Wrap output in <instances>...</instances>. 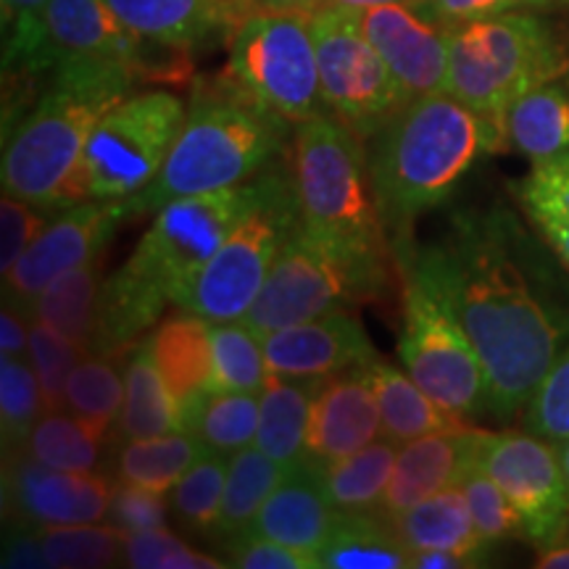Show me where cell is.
Wrapping results in <instances>:
<instances>
[{
	"mask_svg": "<svg viewBox=\"0 0 569 569\" xmlns=\"http://www.w3.org/2000/svg\"><path fill=\"white\" fill-rule=\"evenodd\" d=\"M224 77L288 124L325 117L311 13L256 9L230 38Z\"/></svg>",
	"mask_w": 569,
	"mask_h": 569,
	"instance_id": "9c48e42d",
	"label": "cell"
},
{
	"mask_svg": "<svg viewBox=\"0 0 569 569\" xmlns=\"http://www.w3.org/2000/svg\"><path fill=\"white\" fill-rule=\"evenodd\" d=\"M367 369L377 403H380L382 436L396 440L398 446L409 443L415 438L432 436V432H461L475 427L467 419L440 409L409 375L382 361L380 356L369 361Z\"/></svg>",
	"mask_w": 569,
	"mask_h": 569,
	"instance_id": "4316f807",
	"label": "cell"
},
{
	"mask_svg": "<svg viewBox=\"0 0 569 569\" xmlns=\"http://www.w3.org/2000/svg\"><path fill=\"white\" fill-rule=\"evenodd\" d=\"M46 227V209L3 193V201H0V274H3V280L19 264L21 256L30 251V246Z\"/></svg>",
	"mask_w": 569,
	"mask_h": 569,
	"instance_id": "7dc6e473",
	"label": "cell"
},
{
	"mask_svg": "<svg viewBox=\"0 0 569 569\" xmlns=\"http://www.w3.org/2000/svg\"><path fill=\"white\" fill-rule=\"evenodd\" d=\"M184 430L193 432L209 451L232 457L240 448L256 443L259 432V398L256 393L206 390L196 401L184 403Z\"/></svg>",
	"mask_w": 569,
	"mask_h": 569,
	"instance_id": "1f68e13d",
	"label": "cell"
},
{
	"mask_svg": "<svg viewBox=\"0 0 569 569\" xmlns=\"http://www.w3.org/2000/svg\"><path fill=\"white\" fill-rule=\"evenodd\" d=\"M567 67L561 34L532 13L507 11L448 32V92L498 124L519 96L559 80Z\"/></svg>",
	"mask_w": 569,
	"mask_h": 569,
	"instance_id": "52a82bcc",
	"label": "cell"
},
{
	"mask_svg": "<svg viewBox=\"0 0 569 569\" xmlns=\"http://www.w3.org/2000/svg\"><path fill=\"white\" fill-rule=\"evenodd\" d=\"M156 367L177 401L190 403L211 388L213 346L209 319L184 311L169 317L148 338Z\"/></svg>",
	"mask_w": 569,
	"mask_h": 569,
	"instance_id": "484cf974",
	"label": "cell"
},
{
	"mask_svg": "<svg viewBox=\"0 0 569 569\" xmlns=\"http://www.w3.org/2000/svg\"><path fill=\"white\" fill-rule=\"evenodd\" d=\"M409 567L411 569H465L475 565L451 551H415L411 553Z\"/></svg>",
	"mask_w": 569,
	"mask_h": 569,
	"instance_id": "11a10c76",
	"label": "cell"
},
{
	"mask_svg": "<svg viewBox=\"0 0 569 569\" xmlns=\"http://www.w3.org/2000/svg\"><path fill=\"white\" fill-rule=\"evenodd\" d=\"M40 546L48 567L56 569H101L122 561L124 530L117 525H56L42 528Z\"/></svg>",
	"mask_w": 569,
	"mask_h": 569,
	"instance_id": "f35d334b",
	"label": "cell"
},
{
	"mask_svg": "<svg viewBox=\"0 0 569 569\" xmlns=\"http://www.w3.org/2000/svg\"><path fill=\"white\" fill-rule=\"evenodd\" d=\"M528 240L507 213H461L443 243L415 251L465 327L488 382L490 415L530 403L569 338V309L528 264Z\"/></svg>",
	"mask_w": 569,
	"mask_h": 569,
	"instance_id": "6da1fadb",
	"label": "cell"
},
{
	"mask_svg": "<svg viewBox=\"0 0 569 569\" xmlns=\"http://www.w3.org/2000/svg\"><path fill=\"white\" fill-rule=\"evenodd\" d=\"M130 219L124 201H80L63 209L6 277V303L27 315L48 284L71 269L101 259L119 222Z\"/></svg>",
	"mask_w": 569,
	"mask_h": 569,
	"instance_id": "9a60e30c",
	"label": "cell"
},
{
	"mask_svg": "<svg viewBox=\"0 0 569 569\" xmlns=\"http://www.w3.org/2000/svg\"><path fill=\"white\" fill-rule=\"evenodd\" d=\"M525 427L546 440L569 438V346L553 361L530 403L525 407Z\"/></svg>",
	"mask_w": 569,
	"mask_h": 569,
	"instance_id": "bcb514c9",
	"label": "cell"
},
{
	"mask_svg": "<svg viewBox=\"0 0 569 569\" xmlns=\"http://www.w3.org/2000/svg\"><path fill=\"white\" fill-rule=\"evenodd\" d=\"M353 13L409 101L448 92V27L407 3L375 6Z\"/></svg>",
	"mask_w": 569,
	"mask_h": 569,
	"instance_id": "2e32d148",
	"label": "cell"
},
{
	"mask_svg": "<svg viewBox=\"0 0 569 569\" xmlns=\"http://www.w3.org/2000/svg\"><path fill=\"white\" fill-rule=\"evenodd\" d=\"M507 148L532 163L569 156V88L559 80L538 84L503 111Z\"/></svg>",
	"mask_w": 569,
	"mask_h": 569,
	"instance_id": "83f0119b",
	"label": "cell"
},
{
	"mask_svg": "<svg viewBox=\"0 0 569 569\" xmlns=\"http://www.w3.org/2000/svg\"><path fill=\"white\" fill-rule=\"evenodd\" d=\"M503 148L501 124L451 92L411 98L369 148V172L393 251L409 246L415 219L443 203L482 153Z\"/></svg>",
	"mask_w": 569,
	"mask_h": 569,
	"instance_id": "277c9868",
	"label": "cell"
},
{
	"mask_svg": "<svg viewBox=\"0 0 569 569\" xmlns=\"http://www.w3.org/2000/svg\"><path fill=\"white\" fill-rule=\"evenodd\" d=\"M227 549V567L238 569H319V559L311 553H303L290 546L277 543L272 538L256 536L246 530L238 536L224 538Z\"/></svg>",
	"mask_w": 569,
	"mask_h": 569,
	"instance_id": "c3c4849f",
	"label": "cell"
},
{
	"mask_svg": "<svg viewBox=\"0 0 569 569\" xmlns=\"http://www.w3.org/2000/svg\"><path fill=\"white\" fill-rule=\"evenodd\" d=\"M206 451L209 448L188 430L127 440L117 453V475L122 482L167 493Z\"/></svg>",
	"mask_w": 569,
	"mask_h": 569,
	"instance_id": "d6a6232c",
	"label": "cell"
},
{
	"mask_svg": "<svg viewBox=\"0 0 569 569\" xmlns=\"http://www.w3.org/2000/svg\"><path fill=\"white\" fill-rule=\"evenodd\" d=\"M340 511L327 496L317 465L290 469L256 517L251 532L319 559Z\"/></svg>",
	"mask_w": 569,
	"mask_h": 569,
	"instance_id": "603a6c76",
	"label": "cell"
},
{
	"mask_svg": "<svg viewBox=\"0 0 569 569\" xmlns=\"http://www.w3.org/2000/svg\"><path fill=\"white\" fill-rule=\"evenodd\" d=\"M111 490L106 478L46 467L30 453L11 451L6 469V501L17 522L30 528L101 522L109 517Z\"/></svg>",
	"mask_w": 569,
	"mask_h": 569,
	"instance_id": "e0dca14e",
	"label": "cell"
},
{
	"mask_svg": "<svg viewBox=\"0 0 569 569\" xmlns=\"http://www.w3.org/2000/svg\"><path fill=\"white\" fill-rule=\"evenodd\" d=\"M517 198L532 227L569 269V156L532 163Z\"/></svg>",
	"mask_w": 569,
	"mask_h": 569,
	"instance_id": "d590c367",
	"label": "cell"
},
{
	"mask_svg": "<svg viewBox=\"0 0 569 569\" xmlns=\"http://www.w3.org/2000/svg\"><path fill=\"white\" fill-rule=\"evenodd\" d=\"M398 459L396 440H375L351 457L319 467L330 501L338 511H375L382 507Z\"/></svg>",
	"mask_w": 569,
	"mask_h": 569,
	"instance_id": "836d02e7",
	"label": "cell"
},
{
	"mask_svg": "<svg viewBox=\"0 0 569 569\" xmlns=\"http://www.w3.org/2000/svg\"><path fill=\"white\" fill-rule=\"evenodd\" d=\"M403 280V325L398 359L419 388L440 409L475 419L488 409V382L480 356L446 296L411 253V243L396 248Z\"/></svg>",
	"mask_w": 569,
	"mask_h": 569,
	"instance_id": "ba28073f",
	"label": "cell"
},
{
	"mask_svg": "<svg viewBox=\"0 0 569 569\" xmlns=\"http://www.w3.org/2000/svg\"><path fill=\"white\" fill-rule=\"evenodd\" d=\"M146 38H138L106 0H51L27 71L53 69L67 59L122 61L140 80Z\"/></svg>",
	"mask_w": 569,
	"mask_h": 569,
	"instance_id": "ac0fdd59",
	"label": "cell"
},
{
	"mask_svg": "<svg viewBox=\"0 0 569 569\" xmlns=\"http://www.w3.org/2000/svg\"><path fill=\"white\" fill-rule=\"evenodd\" d=\"M184 103L169 90L127 96L101 119L88 142L82 180L90 201H127L148 188L172 153Z\"/></svg>",
	"mask_w": 569,
	"mask_h": 569,
	"instance_id": "8fae6325",
	"label": "cell"
},
{
	"mask_svg": "<svg viewBox=\"0 0 569 569\" xmlns=\"http://www.w3.org/2000/svg\"><path fill=\"white\" fill-rule=\"evenodd\" d=\"M122 565L132 569H219V561L209 553L196 551L167 528L124 532Z\"/></svg>",
	"mask_w": 569,
	"mask_h": 569,
	"instance_id": "f6af8a7d",
	"label": "cell"
},
{
	"mask_svg": "<svg viewBox=\"0 0 569 569\" xmlns=\"http://www.w3.org/2000/svg\"><path fill=\"white\" fill-rule=\"evenodd\" d=\"M238 3H243V6H248V9H253V0H238ZM256 11V9H253Z\"/></svg>",
	"mask_w": 569,
	"mask_h": 569,
	"instance_id": "6125c7cd",
	"label": "cell"
},
{
	"mask_svg": "<svg viewBox=\"0 0 569 569\" xmlns=\"http://www.w3.org/2000/svg\"><path fill=\"white\" fill-rule=\"evenodd\" d=\"M184 430L182 403L167 388L156 367L151 343L140 340L124 367V407L119 415V440L156 438Z\"/></svg>",
	"mask_w": 569,
	"mask_h": 569,
	"instance_id": "f1b7e54d",
	"label": "cell"
},
{
	"mask_svg": "<svg viewBox=\"0 0 569 569\" xmlns=\"http://www.w3.org/2000/svg\"><path fill=\"white\" fill-rule=\"evenodd\" d=\"M532 6H569V0H530Z\"/></svg>",
	"mask_w": 569,
	"mask_h": 569,
	"instance_id": "94428289",
	"label": "cell"
},
{
	"mask_svg": "<svg viewBox=\"0 0 569 569\" xmlns=\"http://www.w3.org/2000/svg\"><path fill=\"white\" fill-rule=\"evenodd\" d=\"M478 467L498 482L538 551L569 532V488L557 443L532 432H480Z\"/></svg>",
	"mask_w": 569,
	"mask_h": 569,
	"instance_id": "5bb4252c",
	"label": "cell"
},
{
	"mask_svg": "<svg viewBox=\"0 0 569 569\" xmlns=\"http://www.w3.org/2000/svg\"><path fill=\"white\" fill-rule=\"evenodd\" d=\"M522 3H530V0H425L417 9H422L427 17L451 30V27L467 24V21L498 17V13H507Z\"/></svg>",
	"mask_w": 569,
	"mask_h": 569,
	"instance_id": "816d5d0a",
	"label": "cell"
},
{
	"mask_svg": "<svg viewBox=\"0 0 569 569\" xmlns=\"http://www.w3.org/2000/svg\"><path fill=\"white\" fill-rule=\"evenodd\" d=\"M461 490H465L467 496L469 515H472L475 528H478L482 543H486L488 549L517 536L525 538L522 517H519L515 503L509 501L507 493L498 488V482L490 478L488 472H482L478 461L469 469L467 478L461 480Z\"/></svg>",
	"mask_w": 569,
	"mask_h": 569,
	"instance_id": "ee69618b",
	"label": "cell"
},
{
	"mask_svg": "<svg viewBox=\"0 0 569 569\" xmlns=\"http://www.w3.org/2000/svg\"><path fill=\"white\" fill-rule=\"evenodd\" d=\"M113 13L138 38L180 46H196L232 38L238 24L253 9L238 0H106Z\"/></svg>",
	"mask_w": 569,
	"mask_h": 569,
	"instance_id": "7402d4cb",
	"label": "cell"
},
{
	"mask_svg": "<svg viewBox=\"0 0 569 569\" xmlns=\"http://www.w3.org/2000/svg\"><path fill=\"white\" fill-rule=\"evenodd\" d=\"M409 561L411 551L382 511H340L319 551V569H407Z\"/></svg>",
	"mask_w": 569,
	"mask_h": 569,
	"instance_id": "f546056e",
	"label": "cell"
},
{
	"mask_svg": "<svg viewBox=\"0 0 569 569\" xmlns=\"http://www.w3.org/2000/svg\"><path fill=\"white\" fill-rule=\"evenodd\" d=\"M557 453H559L561 469H565V480H567V488H569V438L557 440Z\"/></svg>",
	"mask_w": 569,
	"mask_h": 569,
	"instance_id": "91938a15",
	"label": "cell"
},
{
	"mask_svg": "<svg viewBox=\"0 0 569 569\" xmlns=\"http://www.w3.org/2000/svg\"><path fill=\"white\" fill-rule=\"evenodd\" d=\"M536 567L540 569H569V538L565 536L559 543L549 546V549L538 551Z\"/></svg>",
	"mask_w": 569,
	"mask_h": 569,
	"instance_id": "9f6ffc18",
	"label": "cell"
},
{
	"mask_svg": "<svg viewBox=\"0 0 569 569\" xmlns=\"http://www.w3.org/2000/svg\"><path fill=\"white\" fill-rule=\"evenodd\" d=\"M213 377L209 390L259 393L269 380L264 340L243 319L211 325Z\"/></svg>",
	"mask_w": 569,
	"mask_h": 569,
	"instance_id": "74e56055",
	"label": "cell"
},
{
	"mask_svg": "<svg viewBox=\"0 0 569 569\" xmlns=\"http://www.w3.org/2000/svg\"><path fill=\"white\" fill-rule=\"evenodd\" d=\"M298 222L301 213L293 182H288V188H282L272 201L234 227L177 306L209 319L211 325L246 319Z\"/></svg>",
	"mask_w": 569,
	"mask_h": 569,
	"instance_id": "4fadbf2b",
	"label": "cell"
},
{
	"mask_svg": "<svg viewBox=\"0 0 569 569\" xmlns=\"http://www.w3.org/2000/svg\"><path fill=\"white\" fill-rule=\"evenodd\" d=\"M30 351V319L3 303L0 311V356H24Z\"/></svg>",
	"mask_w": 569,
	"mask_h": 569,
	"instance_id": "db71d44e",
	"label": "cell"
},
{
	"mask_svg": "<svg viewBox=\"0 0 569 569\" xmlns=\"http://www.w3.org/2000/svg\"><path fill=\"white\" fill-rule=\"evenodd\" d=\"M224 453L206 451L193 467L184 472L169 493V507L177 522L190 532H209L219 528L227 482Z\"/></svg>",
	"mask_w": 569,
	"mask_h": 569,
	"instance_id": "60d3db41",
	"label": "cell"
},
{
	"mask_svg": "<svg viewBox=\"0 0 569 569\" xmlns=\"http://www.w3.org/2000/svg\"><path fill=\"white\" fill-rule=\"evenodd\" d=\"M290 182L301 224L369 264L396 261L377 203L365 140L340 119L317 117L296 124Z\"/></svg>",
	"mask_w": 569,
	"mask_h": 569,
	"instance_id": "8992f818",
	"label": "cell"
},
{
	"mask_svg": "<svg viewBox=\"0 0 569 569\" xmlns=\"http://www.w3.org/2000/svg\"><path fill=\"white\" fill-rule=\"evenodd\" d=\"M101 438L90 432V427L74 415L48 411L32 427L24 451L40 465L67 472H92L101 459Z\"/></svg>",
	"mask_w": 569,
	"mask_h": 569,
	"instance_id": "ab89813d",
	"label": "cell"
},
{
	"mask_svg": "<svg viewBox=\"0 0 569 569\" xmlns=\"http://www.w3.org/2000/svg\"><path fill=\"white\" fill-rule=\"evenodd\" d=\"M290 177L267 174L211 193L177 198L156 211L127 264L103 282L98 332L90 353H130L163 306L180 303L190 282L243 219L288 188Z\"/></svg>",
	"mask_w": 569,
	"mask_h": 569,
	"instance_id": "7a4b0ae2",
	"label": "cell"
},
{
	"mask_svg": "<svg viewBox=\"0 0 569 569\" xmlns=\"http://www.w3.org/2000/svg\"><path fill=\"white\" fill-rule=\"evenodd\" d=\"M48 3L51 0H0L6 30V69L30 67Z\"/></svg>",
	"mask_w": 569,
	"mask_h": 569,
	"instance_id": "681fc988",
	"label": "cell"
},
{
	"mask_svg": "<svg viewBox=\"0 0 569 569\" xmlns=\"http://www.w3.org/2000/svg\"><path fill=\"white\" fill-rule=\"evenodd\" d=\"M167 517L169 503L159 490H148L122 480L111 490L109 519L111 525H117L124 532L167 528Z\"/></svg>",
	"mask_w": 569,
	"mask_h": 569,
	"instance_id": "f907efd6",
	"label": "cell"
},
{
	"mask_svg": "<svg viewBox=\"0 0 569 569\" xmlns=\"http://www.w3.org/2000/svg\"><path fill=\"white\" fill-rule=\"evenodd\" d=\"M311 34L327 111L361 140H372L409 103V96L361 32L353 11H311Z\"/></svg>",
	"mask_w": 569,
	"mask_h": 569,
	"instance_id": "7c38bea8",
	"label": "cell"
},
{
	"mask_svg": "<svg viewBox=\"0 0 569 569\" xmlns=\"http://www.w3.org/2000/svg\"><path fill=\"white\" fill-rule=\"evenodd\" d=\"M124 407V377L109 356L84 353L69 377L67 409L90 427L96 438L109 436Z\"/></svg>",
	"mask_w": 569,
	"mask_h": 569,
	"instance_id": "8d00e7d4",
	"label": "cell"
},
{
	"mask_svg": "<svg viewBox=\"0 0 569 569\" xmlns=\"http://www.w3.org/2000/svg\"><path fill=\"white\" fill-rule=\"evenodd\" d=\"M393 528L411 553L451 551L469 559L472 565H480L488 553V546L482 543L472 515H469V503L461 486L446 488L419 501L417 507L393 519Z\"/></svg>",
	"mask_w": 569,
	"mask_h": 569,
	"instance_id": "d4e9b609",
	"label": "cell"
},
{
	"mask_svg": "<svg viewBox=\"0 0 569 569\" xmlns=\"http://www.w3.org/2000/svg\"><path fill=\"white\" fill-rule=\"evenodd\" d=\"M284 475H288V469H282L256 446L234 451L227 461L224 501L217 536L232 538L238 532L251 530L261 507L284 480Z\"/></svg>",
	"mask_w": 569,
	"mask_h": 569,
	"instance_id": "e575fe53",
	"label": "cell"
},
{
	"mask_svg": "<svg viewBox=\"0 0 569 569\" xmlns=\"http://www.w3.org/2000/svg\"><path fill=\"white\" fill-rule=\"evenodd\" d=\"M261 340L269 375L280 377H336L377 359L365 327L346 311L274 330Z\"/></svg>",
	"mask_w": 569,
	"mask_h": 569,
	"instance_id": "d6986e66",
	"label": "cell"
},
{
	"mask_svg": "<svg viewBox=\"0 0 569 569\" xmlns=\"http://www.w3.org/2000/svg\"><path fill=\"white\" fill-rule=\"evenodd\" d=\"M288 127L222 77L217 88L196 92L172 153L148 188L127 198V213L159 211L177 198L248 180L282 151Z\"/></svg>",
	"mask_w": 569,
	"mask_h": 569,
	"instance_id": "5b68a950",
	"label": "cell"
},
{
	"mask_svg": "<svg viewBox=\"0 0 569 569\" xmlns=\"http://www.w3.org/2000/svg\"><path fill=\"white\" fill-rule=\"evenodd\" d=\"M103 282L101 259H92L48 284L30 303L24 317L30 322L38 319V322L51 325L61 336L74 340L84 353H90V346L98 332Z\"/></svg>",
	"mask_w": 569,
	"mask_h": 569,
	"instance_id": "4dcf8cb0",
	"label": "cell"
},
{
	"mask_svg": "<svg viewBox=\"0 0 569 569\" xmlns=\"http://www.w3.org/2000/svg\"><path fill=\"white\" fill-rule=\"evenodd\" d=\"M390 269L319 238L298 222L243 322L259 336L311 322L386 288Z\"/></svg>",
	"mask_w": 569,
	"mask_h": 569,
	"instance_id": "30bf717a",
	"label": "cell"
},
{
	"mask_svg": "<svg viewBox=\"0 0 569 569\" xmlns=\"http://www.w3.org/2000/svg\"><path fill=\"white\" fill-rule=\"evenodd\" d=\"M478 427L461 432H432L403 443L390 475L380 511L390 522L440 490L461 486L478 461Z\"/></svg>",
	"mask_w": 569,
	"mask_h": 569,
	"instance_id": "44dd1931",
	"label": "cell"
},
{
	"mask_svg": "<svg viewBox=\"0 0 569 569\" xmlns=\"http://www.w3.org/2000/svg\"><path fill=\"white\" fill-rule=\"evenodd\" d=\"M46 409L38 375L27 356H0V430L3 448L21 451Z\"/></svg>",
	"mask_w": 569,
	"mask_h": 569,
	"instance_id": "b9f144b4",
	"label": "cell"
},
{
	"mask_svg": "<svg viewBox=\"0 0 569 569\" xmlns=\"http://www.w3.org/2000/svg\"><path fill=\"white\" fill-rule=\"evenodd\" d=\"M84 351L74 340L61 336L51 325L30 322V351L27 359L38 375L42 401H46V411H63L67 409V386L74 367L82 361Z\"/></svg>",
	"mask_w": 569,
	"mask_h": 569,
	"instance_id": "7bdbcfd3",
	"label": "cell"
},
{
	"mask_svg": "<svg viewBox=\"0 0 569 569\" xmlns=\"http://www.w3.org/2000/svg\"><path fill=\"white\" fill-rule=\"evenodd\" d=\"M382 436V415L367 367L327 377L311 409L306 457L311 465L327 467Z\"/></svg>",
	"mask_w": 569,
	"mask_h": 569,
	"instance_id": "ffe728a7",
	"label": "cell"
},
{
	"mask_svg": "<svg viewBox=\"0 0 569 569\" xmlns=\"http://www.w3.org/2000/svg\"><path fill=\"white\" fill-rule=\"evenodd\" d=\"M390 3L422 6L425 0H319V9H346V11H365V9H375V6H390Z\"/></svg>",
	"mask_w": 569,
	"mask_h": 569,
	"instance_id": "6f0895ef",
	"label": "cell"
},
{
	"mask_svg": "<svg viewBox=\"0 0 569 569\" xmlns=\"http://www.w3.org/2000/svg\"><path fill=\"white\" fill-rule=\"evenodd\" d=\"M134 80V71L122 61L56 63L51 88L6 138L3 193L46 211L90 201L82 180L84 151L106 113L130 96Z\"/></svg>",
	"mask_w": 569,
	"mask_h": 569,
	"instance_id": "3957f363",
	"label": "cell"
},
{
	"mask_svg": "<svg viewBox=\"0 0 569 569\" xmlns=\"http://www.w3.org/2000/svg\"><path fill=\"white\" fill-rule=\"evenodd\" d=\"M325 380L327 377L269 375L264 393L259 398V432L253 446L288 472L309 461L306 438L315 398Z\"/></svg>",
	"mask_w": 569,
	"mask_h": 569,
	"instance_id": "cb8c5ba5",
	"label": "cell"
},
{
	"mask_svg": "<svg viewBox=\"0 0 569 569\" xmlns=\"http://www.w3.org/2000/svg\"><path fill=\"white\" fill-rule=\"evenodd\" d=\"M253 9L311 13V11L319 9V0H253Z\"/></svg>",
	"mask_w": 569,
	"mask_h": 569,
	"instance_id": "680465c9",
	"label": "cell"
},
{
	"mask_svg": "<svg viewBox=\"0 0 569 569\" xmlns=\"http://www.w3.org/2000/svg\"><path fill=\"white\" fill-rule=\"evenodd\" d=\"M3 567L13 569H42L48 567L46 553L40 546V532H32L30 525L21 522L17 530L9 532L3 540Z\"/></svg>",
	"mask_w": 569,
	"mask_h": 569,
	"instance_id": "f5cc1de1",
	"label": "cell"
}]
</instances>
